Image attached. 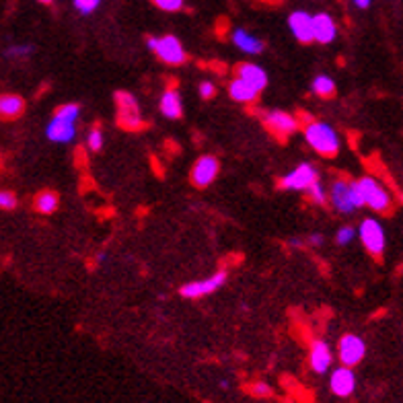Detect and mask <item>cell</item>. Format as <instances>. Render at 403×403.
<instances>
[{
	"mask_svg": "<svg viewBox=\"0 0 403 403\" xmlns=\"http://www.w3.org/2000/svg\"><path fill=\"white\" fill-rule=\"evenodd\" d=\"M25 114V99L15 93H2L0 95V119L11 122Z\"/></svg>",
	"mask_w": 403,
	"mask_h": 403,
	"instance_id": "ac0fdd59",
	"label": "cell"
},
{
	"mask_svg": "<svg viewBox=\"0 0 403 403\" xmlns=\"http://www.w3.org/2000/svg\"><path fill=\"white\" fill-rule=\"evenodd\" d=\"M288 245H290V247H301V245H303V241H301V239H290V241H288Z\"/></svg>",
	"mask_w": 403,
	"mask_h": 403,
	"instance_id": "d590c367",
	"label": "cell"
},
{
	"mask_svg": "<svg viewBox=\"0 0 403 403\" xmlns=\"http://www.w3.org/2000/svg\"><path fill=\"white\" fill-rule=\"evenodd\" d=\"M72 4L80 15H93L99 9L101 0H72Z\"/></svg>",
	"mask_w": 403,
	"mask_h": 403,
	"instance_id": "484cf974",
	"label": "cell"
},
{
	"mask_svg": "<svg viewBox=\"0 0 403 403\" xmlns=\"http://www.w3.org/2000/svg\"><path fill=\"white\" fill-rule=\"evenodd\" d=\"M356 235L360 237V243L365 245V249L370 255H383L385 245H387V237H385L383 225L377 218H365L360 222V227L356 230Z\"/></svg>",
	"mask_w": 403,
	"mask_h": 403,
	"instance_id": "5b68a950",
	"label": "cell"
},
{
	"mask_svg": "<svg viewBox=\"0 0 403 403\" xmlns=\"http://www.w3.org/2000/svg\"><path fill=\"white\" fill-rule=\"evenodd\" d=\"M249 393L255 397H269L272 395V387L264 381H255L249 385Z\"/></svg>",
	"mask_w": 403,
	"mask_h": 403,
	"instance_id": "4dcf8cb0",
	"label": "cell"
},
{
	"mask_svg": "<svg viewBox=\"0 0 403 403\" xmlns=\"http://www.w3.org/2000/svg\"><path fill=\"white\" fill-rule=\"evenodd\" d=\"M214 95H216V87L212 85L210 80L200 82V97H202V99H212Z\"/></svg>",
	"mask_w": 403,
	"mask_h": 403,
	"instance_id": "d6a6232c",
	"label": "cell"
},
{
	"mask_svg": "<svg viewBox=\"0 0 403 403\" xmlns=\"http://www.w3.org/2000/svg\"><path fill=\"white\" fill-rule=\"evenodd\" d=\"M315 181H319V173L315 169V165L301 163L280 179V188L290 190V192H307Z\"/></svg>",
	"mask_w": 403,
	"mask_h": 403,
	"instance_id": "8992f818",
	"label": "cell"
},
{
	"mask_svg": "<svg viewBox=\"0 0 403 403\" xmlns=\"http://www.w3.org/2000/svg\"><path fill=\"white\" fill-rule=\"evenodd\" d=\"M154 52L161 62L169 64V66H179L188 60L186 54V48L181 45V41L175 38V36H163V38H156L154 43Z\"/></svg>",
	"mask_w": 403,
	"mask_h": 403,
	"instance_id": "30bf717a",
	"label": "cell"
},
{
	"mask_svg": "<svg viewBox=\"0 0 403 403\" xmlns=\"http://www.w3.org/2000/svg\"><path fill=\"white\" fill-rule=\"evenodd\" d=\"M154 4H156L161 11H165V13H177V11L183 9L186 0H154Z\"/></svg>",
	"mask_w": 403,
	"mask_h": 403,
	"instance_id": "f546056e",
	"label": "cell"
},
{
	"mask_svg": "<svg viewBox=\"0 0 403 403\" xmlns=\"http://www.w3.org/2000/svg\"><path fill=\"white\" fill-rule=\"evenodd\" d=\"M313 38L317 43H331L338 38V25L327 13H317L313 15Z\"/></svg>",
	"mask_w": 403,
	"mask_h": 403,
	"instance_id": "2e32d148",
	"label": "cell"
},
{
	"mask_svg": "<svg viewBox=\"0 0 403 403\" xmlns=\"http://www.w3.org/2000/svg\"><path fill=\"white\" fill-rule=\"evenodd\" d=\"M366 356V344L360 335L354 333H345L344 338L338 344V358L344 366H356L365 360Z\"/></svg>",
	"mask_w": 403,
	"mask_h": 403,
	"instance_id": "ba28073f",
	"label": "cell"
},
{
	"mask_svg": "<svg viewBox=\"0 0 403 403\" xmlns=\"http://www.w3.org/2000/svg\"><path fill=\"white\" fill-rule=\"evenodd\" d=\"M229 95L239 103H255L257 97H259V91H255L249 82L237 77L229 82Z\"/></svg>",
	"mask_w": 403,
	"mask_h": 403,
	"instance_id": "44dd1931",
	"label": "cell"
},
{
	"mask_svg": "<svg viewBox=\"0 0 403 403\" xmlns=\"http://www.w3.org/2000/svg\"><path fill=\"white\" fill-rule=\"evenodd\" d=\"M38 2H41V4H52L54 0H38Z\"/></svg>",
	"mask_w": 403,
	"mask_h": 403,
	"instance_id": "74e56055",
	"label": "cell"
},
{
	"mask_svg": "<svg viewBox=\"0 0 403 403\" xmlns=\"http://www.w3.org/2000/svg\"><path fill=\"white\" fill-rule=\"evenodd\" d=\"M305 193L308 195V200H311L313 204H317V206H323V204H327V190L321 181H315V183H313V186H311Z\"/></svg>",
	"mask_w": 403,
	"mask_h": 403,
	"instance_id": "d4e9b609",
	"label": "cell"
},
{
	"mask_svg": "<svg viewBox=\"0 0 403 403\" xmlns=\"http://www.w3.org/2000/svg\"><path fill=\"white\" fill-rule=\"evenodd\" d=\"M230 39H232V43H235L239 50H243L245 54H251V56L262 54L264 48H266V43H264L262 39L255 38L253 33L245 31V29H235L232 36H230Z\"/></svg>",
	"mask_w": 403,
	"mask_h": 403,
	"instance_id": "d6986e66",
	"label": "cell"
},
{
	"mask_svg": "<svg viewBox=\"0 0 403 403\" xmlns=\"http://www.w3.org/2000/svg\"><path fill=\"white\" fill-rule=\"evenodd\" d=\"M358 186V192L362 195V202L365 206H368L372 212H379V214H385V212L391 210L393 206V198L389 190L385 188L383 183L375 177H362L356 181Z\"/></svg>",
	"mask_w": 403,
	"mask_h": 403,
	"instance_id": "3957f363",
	"label": "cell"
},
{
	"mask_svg": "<svg viewBox=\"0 0 403 403\" xmlns=\"http://www.w3.org/2000/svg\"><path fill=\"white\" fill-rule=\"evenodd\" d=\"M19 204L17 195L9 190H0V210H15Z\"/></svg>",
	"mask_w": 403,
	"mask_h": 403,
	"instance_id": "4316f807",
	"label": "cell"
},
{
	"mask_svg": "<svg viewBox=\"0 0 403 403\" xmlns=\"http://www.w3.org/2000/svg\"><path fill=\"white\" fill-rule=\"evenodd\" d=\"M230 385H229V381H220V389H225V391H227V389H229Z\"/></svg>",
	"mask_w": 403,
	"mask_h": 403,
	"instance_id": "8d00e7d4",
	"label": "cell"
},
{
	"mask_svg": "<svg viewBox=\"0 0 403 403\" xmlns=\"http://www.w3.org/2000/svg\"><path fill=\"white\" fill-rule=\"evenodd\" d=\"M237 77L243 78L245 82H249L251 87H253L255 91H259V93L268 87V75H266V70H264L262 66H257V64H251V62H243V64L237 66Z\"/></svg>",
	"mask_w": 403,
	"mask_h": 403,
	"instance_id": "e0dca14e",
	"label": "cell"
},
{
	"mask_svg": "<svg viewBox=\"0 0 403 403\" xmlns=\"http://www.w3.org/2000/svg\"><path fill=\"white\" fill-rule=\"evenodd\" d=\"M327 200L331 202V206L340 212V214H354L358 208L365 206L356 181H348V179H338V181H333L331 190L327 193Z\"/></svg>",
	"mask_w": 403,
	"mask_h": 403,
	"instance_id": "7a4b0ae2",
	"label": "cell"
},
{
	"mask_svg": "<svg viewBox=\"0 0 403 403\" xmlns=\"http://www.w3.org/2000/svg\"><path fill=\"white\" fill-rule=\"evenodd\" d=\"M58 204H60V198L56 192L52 190H43L33 198V208L39 214H54L58 210Z\"/></svg>",
	"mask_w": 403,
	"mask_h": 403,
	"instance_id": "7402d4cb",
	"label": "cell"
},
{
	"mask_svg": "<svg viewBox=\"0 0 403 403\" xmlns=\"http://www.w3.org/2000/svg\"><path fill=\"white\" fill-rule=\"evenodd\" d=\"M308 245H311V247H321V245H323V235H321V232H313V235L308 237Z\"/></svg>",
	"mask_w": 403,
	"mask_h": 403,
	"instance_id": "836d02e7",
	"label": "cell"
},
{
	"mask_svg": "<svg viewBox=\"0 0 403 403\" xmlns=\"http://www.w3.org/2000/svg\"><path fill=\"white\" fill-rule=\"evenodd\" d=\"M31 52H33V48H31V45H13V48H9V50H6V56L25 58V56H29Z\"/></svg>",
	"mask_w": 403,
	"mask_h": 403,
	"instance_id": "1f68e13d",
	"label": "cell"
},
{
	"mask_svg": "<svg viewBox=\"0 0 403 403\" xmlns=\"http://www.w3.org/2000/svg\"><path fill=\"white\" fill-rule=\"evenodd\" d=\"M370 2H372V0H352V4H354V6H358V9H368V6H370Z\"/></svg>",
	"mask_w": 403,
	"mask_h": 403,
	"instance_id": "e575fe53",
	"label": "cell"
},
{
	"mask_svg": "<svg viewBox=\"0 0 403 403\" xmlns=\"http://www.w3.org/2000/svg\"><path fill=\"white\" fill-rule=\"evenodd\" d=\"M115 107H117V124L124 130H140L144 128V119L140 114L138 101L132 93L128 91H117L115 93Z\"/></svg>",
	"mask_w": 403,
	"mask_h": 403,
	"instance_id": "277c9868",
	"label": "cell"
},
{
	"mask_svg": "<svg viewBox=\"0 0 403 403\" xmlns=\"http://www.w3.org/2000/svg\"><path fill=\"white\" fill-rule=\"evenodd\" d=\"M305 138L308 146L321 156H335L340 153V136L326 122L308 119L305 126Z\"/></svg>",
	"mask_w": 403,
	"mask_h": 403,
	"instance_id": "6da1fadb",
	"label": "cell"
},
{
	"mask_svg": "<svg viewBox=\"0 0 403 403\" xmlns=\"http://www.w3.org/2000/svg\"><path fill=\"white\" fill-rule=\"evenodd\" d=\"M78 115H80V105L78 103H64V105H60L56 112H54V117H58V119L75 122V124H77Z\"/></svg>",
	"mask_w": 403,
	"mask_h": 403,
	"instance_id": "cb8c5ba5",
	"label": "cell"
},
{
	"mask_svg": "<svg viewBox=\"0 0 403 403\" xmlns=\"http://www.w3.org/2000/svg\"><path fill=\"white\" fill-rule=\"evenodd\" d=\"M227 269H220L216 274H212L210 278H204V280H195V282H188L183 284L179 294L186 296V299H200V296H208L212 292H216L218 288L227 282Z\"/></svg>",
	"mask_w": 403,
	"mask_h": 403,
	"instance_id": "9c48e42d",
	"label": "cell"
},
{
	"mask_svg": "<svg viewBox=\"0 0 403 403\" xmlns=\"http://www.w3.org/2000/svg\"><path fill=\"white\" fill-rule=\"evenodd\" d=\"M313 93L321 99H329V97L335 95V82L333 78L326 77V75H319V77L313 78Z\"/></svg>",
	"mask_w": 403,
	"mask_h": 403,
	"instance_id": "603a6c76",
	"label": "cell"
},
{
	"mask_svg": "<svg viewBox=\"0 0 403 403\" xmlns=\"http://www.w3.org/2000/svg\"><path fill=\"white\" fill-rule=\"evenodd\" d=\"M262 122L272 134L282 138V140L299 130V119L294 115L286 114V112H278V109L262 112Z\"/></svg>",
	"mask_w": 403,
	"mask_h": 403,
	"instance_id": "52a82bcc",
	"label": "cell"
},
{
	"mask_svg": "<svg viewBox=\"0 0 403 403\" xmlns=\"http://www.w3.org/2000/svg\"><path fill=\"white\" fill-rule=\"evenodd\" d=\"M329 389L338 397H350L356 391V375L350 366H340L329 377Z\"/></svg>",
	"mask_w": 403,
	"mask_h": 403,
	"instance_id": "7c38bea8",
	"label": "cell"
},
{
	"mask_svg": "<svg viewBox=\"0 0 403 403\" xmlns=\"http://www.w3.org/2000/svg\"><path fill=\"white\" fill-rule=\"evenodd\" d=\"M288 27H290V31H292V36H294L296 41H301V43L315 41V38H313V15L307 13V11H294V13H290Z\"/></svg>",
	"mask_w": 403,
	"mask_h": 403,
	"instance_id": "4fadbf2b",
	"label": "cell"
},
{
	"mask_svg": "<svg viewBox=\"0 0 403 403\" xmlns=\"http://www.w3.org/2000/svg\"><path fill=\"white\" fill-rule=\"evenodd\" d=\"M161 114L165 115L167 119H179L183 115V103H181V95L177 89H167L163 97H161Z\"/></svg>",
	"mask_w": 403,
	"mask_h": 403,
	"instance_id": "ffe728a7",
	"label": "cell"
},
{
	"mask_svg": "<svg viewBox=\"0 0 403 403\" xmlns=\"http://www.w3.org/2000/svg\"><path fill=\"white\" fill-rule=\"evenodd\" d=\"M45 136L56 144H68V142H72L77 138V124L52 117L48 128H45Z\"/></svg>",
	"mask_w": 403,
	"mask_h": 403,
	"instance_id": "9a60e30c",
	"label": "cell"
},
{
	"mask_svg": "<svg viewBox=\"0 0 403 403\" xmlns=\"http://www.w3.org/2000/svg\"><path fill=\"white\" fill-rule=\"evenodd\" d=\"M218 171H220V163L216 156L212 154H204L200 156L192 167V183L195 188H208L212 181L218 177Z\"/></svg>",
	"mask_w": 403,
	"mask_h": 403,
	"instance_id": "8fae6325",
	"label": "cell"
},
{
	"mask_svg": "<svg viewBox=\"0 0 403 403\" xmlns=\"http://www.w3.org/2000/svg\"><path fill=\"white\" fill-rule=\"evenodd\" d=\"M308 362H311V368L317 372V375H326L327 370L331 368V362H333V352L327 342L323 340H315L311 344V352H308Z\"/></svg>",
	"mask_w": 403,
	"mask_h": 403,
	"instance_id": "5bb4252c",
	"label": "cell"
},
{
	"mask_svg": "<svg viewBox=\"0 0 403 403\" xmlns=\"http://www.w3.org/2000/svg\"><path fill=\"white\" fill-rule=\"evenodd\" d=\"M87 146L93 151V153H97V151H101V146H103V132H101V128H93L91 132H89V136H87Z\"/></svg>",
	"mask_w": 403,
	"mask_h": 403,
	"instance_id": "83f0119b",
	"label": "cell"
},
{
	"mask_svg": "<svg viewBox=\"0 0 403 403\" xmlns=\"http://www.w3.org/2000/svg\"><path fill=\"white\" fill-rule=\"evenodd\" d=\"M354 237H356V229L354 227H342V229L338 230V235H335V243L344 247V245H350L354 241Z\"/></svg>",
	"mask_w": 403,
	"mask_h": 403,
	"instance_id": "f1b7e54d",
	"label": "cell"
}]
</instances>
